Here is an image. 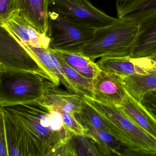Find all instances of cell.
<instances>
[{"label":"cell","mask_w":156,"mask_h":156,"mask_svg":"<svg viewBox=\"0 0 156 156\" xmlns=\"http://www.w3.org/2000/svg\"><path fill=\"white\" fill-rule=\"evenodd\" d=\"M0 107L8 147L21 156H59L74 136L61 114L40 100Z\"/></svg>","instance_id":"6da1fadb"},{"label":"cell","mask_w":156,"mask_h":156,"mask_svg":"<svg viewBox=\"0 0 156 156\" xmlns=\"http://www.w3.org/2000/svg\"><path fill=\"white\" fill-rule=\"evenodd\" d=\"M140 28L130 18L117 17L110 24L95 28L93 37L79 53L93 61L98 58L131 56Z\"/></svg>","instance_id":"7a4b0ae2"},{"label":"cell","mask_w":156,"mask_h":156,"mask_svg":"<svg viewBox=\"0 0 156 156\" xmlns=\"http://www.w3.org/2000/svg\"><path fill=\"white\" fill-rule=\"evenodd\" d=\"M82 98L109 123L120 142L146 156H156V139L134 122L119 106L87 96Z\"/></svg>","instance_id":"3957f363"},{"label":"cell","mask_w":156,"mask_h":156,"mask_svg":"<svg viewBox=\"0 0 156 156\" xmlns=\"http://www.w3.org/2000/svg\"><path fill=\"white\" fill-rule=\"evenodd\" d=\"M54 85L37 73L0 70V106L41 100L47 90Z\"/></svg>","instance_id":"277c9868"},{"label":"cell","mask_w":156,"mask_h":156,"mask_svg":"<svg viewBox=\"0 0 156 156\" xmlns=\"http://www.w3.org/2000/svg\"><path fill=\"white\" fill-rule=\"evenodd\" d=\"M95 28L49 10V49L79 53L93 37Z\"/></svg>","instance_id":"5b68a950"},{"label":"cell","mask_w":156,"mask_h":156,"mask_svg":"<svg viewBox=\"0 0 156 156\" xmlns=\"http://www.w3.org/2000/svg\"><path fill=\"white\" fill-rule=\"evenodd\" d=\"M0 70L22 71L39 74L57 87L53 77L2 25L0 24Z\"/></svg>","instance_id":"8992f818"},{"label":"cell","mask_w":156,"mask_h":156,"mask_svg":"<svg viewBox=\"0 0 156 156\" xmlns=\"http://www.w3.org/2000/svg\"><path fill=\"white\" fill-rule=\"evenodd\" d=\"M48 2L50 11L95 28L108 25L116 19L88 0H48Z\"/></svg>","instance_id":"52a82bcc"},{"label":"cell","mask_w":156,"mask_h":156,"mask_svg":"<svg viewBox=\"0 0 156 156\" xmlns=\"http://www.w3.org/2000/svg\"><path fill=\"white\" fill-rule=\"evenodd\" d=\"M86 129V136L95 145L99 155L146 156L144 153L133 150L112 135L94 127L80 114L75 115Z\"/></svg>","instance_id":"ba28073f"},{"label":"cell","mask_w":156,"mask_h":156,"mask_svg":"<svg viewBox=\"0 0 156 156\" xmlns=\"http://www.w3.org/2000/svg\"><path fill=\"white\" fill-rule=\"evenodd\" d=\"M96 63L102 71L122 77L135 74H146L152 71L150 61L147 57L137 58L130 56L106 57L101 58Z\"/></svg>","instance_id":"9c48e42d"},{"label":"cell","mask_w":156,"mask_h":156,"mask_svg":"<svg viewBox=\"0 0 156 156\" xmlns=\"http://www.w3.org/2000/svg\"><path fill=\"white\" fill-rule=\"evenodd\" d=\"M93 86L97 100L114 105H120L127 92L122 77L101 71L93 80Z\"/></svg>","instance_id":"30bf717a"},{"label":"cell","mask_w":156,"mask_h":156,"mask_svg":"<svg viewBox=\"0 0 156 156\" xmlns=\"http://www.w3.org/2000/svg\"><path fill=\"white\" fill-rule=\"evenodd\" d=\"M16 11L41 34L47 35L48 29V0H13Z\"/></svg>","instance_id":"8fae6325"},{"label":"cell","mask_w":156,"mask_h":156,"mask_svg":"<svg viewBox=\"0 0 156 156\" xmlns=\"http://www.w3.org/2000/svg\"><path fill=\"white\" fill-rule=\"evenodd\" d=\"M40 101L58 112L76 115L81 111L83 100L82 95L62 90L54 85L47 90Z\"/></svg>","instance_id":"7c38bea8"},{"label":"cell","mask_w":156,"mask_h":156,"mask_svg":"<svg viewBox=\"0 0 156 156\" xmlns=\"http://www.w3.org/2000/svg\"><path fill=\"white\" fill-rule=\"evenodd\" d=\"M18 41L32 54L43 67L53 77L58 86L62 83L68 90L80 95L77 89L67 78L58 60L52 54L49 48L33 46L24 44L19 40Z\"/></svg>","instance_id":"4fadbf2b"},{"label":"cell","mask_w":156,"mask_h":156,"mask_svg":"<svg viewBox=\"0 0 156 156\" xmlns=\"http://www.w3.org/2000/svg\"><path fill=\"white\" fill-rule=\"evenodd\" d=\"M117 17H126L141 24L156 15V0H126L116 2Z\"/></svg>","instance_id":"5bb4252c"},{"label":"cell","mask_w":156,"mask_h":156,"mask_svg":"<svg viewBox=\"0 0 156 156\" xmlns=\"http://www.w3.org/2000/svg\"><path fill=\"white\" fill-rule=\"evenodd\" d=\"M118 106L134 122L156 139V120L140 102L127 93Z\"/></svg>","instance_id":"9a60e30c"},{"label":"cell","mask_w":156,"mask_h":156,"mask_svg":"<svg viewBox=\"0 0 156 156\" xmlns=\"http://www.w3.org/2000/svg\"><path fill=\"white\" fill-rule=\"evenodd\" d=\"M140 25L139 34L131 55L133 58L156 53V15Z\"/></svg>","instance_id":"2e32d148"},{"label":"cell","mask_w":156,"mask_h":156,"mask_svg":"<svg viewBox=\"0 0 156 156\" xmlns=\"http://www.w3.org/2000/svg\"><path fill=\"white\" fill-rule=\"evenodd\" d=\"M122 78L126 92L139 102L144 95L156 89V71Z\"/></svg>","instance_id":"e0dca14e"},{"label":"cell","mask_w":156,"mask_h":156,"mask_svg":"<svg viewBox=\"0 0 156 156\" xmlns=\"http://www.w3.org/2000/svg\"><path fill=\"white\" fill-rule=\"evenodd\" d=\"M53 50L72 68L89 79H94L101 71L94 61L79 53Z\"/></svg>","instance_id":"ac0fdd59"},{"label":"cell","mask_w":156,"mask_h":156,"mask_svg":"<svg viewBox=\"0 0 156 156\" xmlns=\"http://www.w3.org/2000/svg\"><path fill=\"white\" fill-rule=\"evenodd\" d=\"M49 49L58 60L67 78L77 89L80 94L82 96L94 98L95 95L94 92L92 80L87 78L78 73L54 50L50 49Z\"/></svg>","instance_id":"d6986e66"},{"label":"cell","mask_w":156,"mask_h":156,"mask_svg":"<svg viewBox=\"0 0 156 156\" xmlns=\"http://www.w3.org/2000/svg\"><path fill=\"white\" fill-rule=\"evenodd\" d=\"M79 114L86 119L94 127L106 132L116 138L115 131L109 123L83 100L81 111Z\"/></svg>","instance_id":"ffe728a7"},{"label":"cell","mask_w":156,"mask_h":156,"mask_svg":"<svg viewBox=\"0 0 156 156\" xmlns=\"http://www.w3.org/2000/svg\"><path fill=\"white\" fill-rule=\"evenodd\" d=\"M61 114L64 125L74 136H86V129L79 122L75 115L68 113H59Z\"/></svg>","instance_id":"44dd1931"},{"label":"cell","mask_w":156,"mask_h":156,"mask_svg":"<svg viewBox=\"0 0 156 156\" xmlns=\"http://www.w3.org/2000/svg\"><path fill=\"white\" fill-rule=\"evenodd\" d=\"M140 103L156 120V89L144 95Z\"/></svg>","instance_id":"7402d4cb"},{"label":"cell","mask_w":156,"mask_h":156,"mask_svg":"<svg viewBox=\"0 0 156 156\" xmlns=\"http://www.w3.org/2000/svg\"><path fill=\"white\" fill-rule=\"evenodd\" d=\"M15 11L13 0H0V24H4Z\"/></svg>","instance_id":"603a6c76"},{"label":"cell","mask_w":156,"mask_h":156,"mask_svg":"<svg viewBox=\"0 0 156 156\" xmlns=\"http://www.w3.org/2000/svg\"><path fill=\"white\" fill-rule=\"evenodd\" d=\"M0 156H8L3 116L0 107Z\"/></svg>","instance_id":"cb8c5ba5"},{"label":"cell","mask_w":156,"mask_h":156,"mask_svg":"<svg viewBox=\"0 0 156 156\" xmlns=\"http://www.w3.org/2000/svg\"><path fill=\"white\" fill-rule=\"evenodd\" d=\"M152 67V70L156 71V53L147 56Z\"/></svg>","instance_id":"d4e9b609"}]
</instances>
